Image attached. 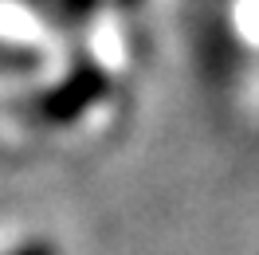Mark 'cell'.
<instances>
[{
    "instance_id": "obj_2",
    "label": "cell",
    "mask_w": 259,
    "mask_h": 255,
    "mask_svg": "<svg viewBox=\"0 0 259 255\" xmlns=\"http://www.w3.org/2000/svg\"><path fill=\"white\" fill-rule=\"evenodd\" d=\"M12 255H55V247H51V243H44V239H35V243H24V247H16Z\"/></svg>"
},
{
    "instance_id": "obj_1",
    "label": "cell",
    "mask_w": 259,
    "mask_h": 255,
    "mask_svg": "<svg viewBox=\"0 0 259 255\" xmlns=\"http://www.w3.org/2000/svg\"><path fill=\"white\" fill-rule=\"evenodd\" d=\"M106 87H110V79H106L102 67L82 63L63 82H55L51 91H44V95L35 98L32 114L39 122H48V126H67V122H75V118H82V114L91 110L98 98L106 95Z\"/></svg>"
},
{
    "instance_id": "obj_3",
    "label": "cell",
    "mask_w": 259,
    "mask_h": 255,
    "mask_svg": "<svg viewBox=\"0 0 259 255\" xmlns=\"http://www.w3.org/2000/svg\"><path fill=\"white\" fill-rule=\"evenodd\" d=\"M67 8H71V12H75V16H87V12H91V8H95L98 0H63Z\"/></svg>"
}]
</instances>
